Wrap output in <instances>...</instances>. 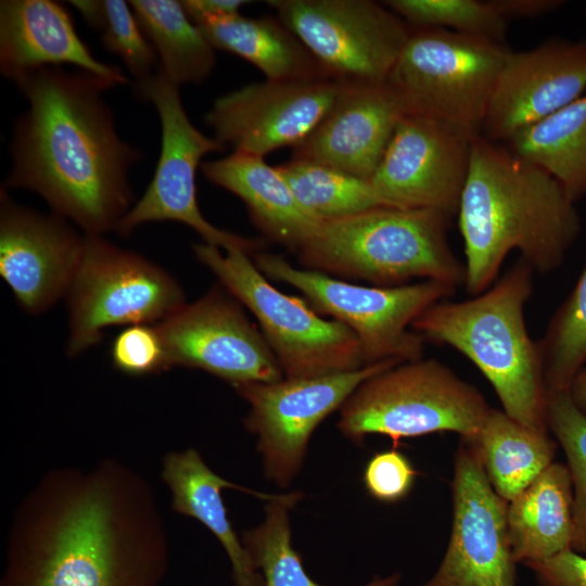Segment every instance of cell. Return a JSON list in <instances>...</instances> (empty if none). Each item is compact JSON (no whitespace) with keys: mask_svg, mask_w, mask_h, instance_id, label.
Returning a JSON list of instances; mask_svg holds the SVG:
<instances>
[{"mask_svg":"<svg viewBox=\"0 0 586 586\" xmlns=\"http://www.w3.org/2000/svg\"><path fill=\"white\" fill-rule=\"evenodd\" d=\"M111 358L117 370L130 375L167 370L165 349L156 324L126 326L112 342Z\"/></svg>","mask_w":586,"mask_h":586,"instance_id":"35","label":"cell"},{"mask_svg":"<svg viewBox=\"0 0 586 586\" xmlns=\"http://www.w3.org/2000/svg\"><path fill=\"white\" fill-rule=\"evenodd\" d=\"M250 3L245 0H184L181 4L192 22L215 18L241 13L240 10Z\"/></svg>","mask_w":586,"mask_h":586,"instance_id":"39","label":"cell"},{"mask_svg":"<svg viewBox=\"0 0 586 586\" xmlns=\"http://www.w3.org/2000/svg\"><path fill=\"white\" fill-rule=\"evenodd\" d=\"M524 565L534 572L538 586H586V556L572 549Z\"/></svg>","mask_w":586,"mask_h":586,"instance_id":"37","label":"cell"},{"mask_svg":"<svg viewBox=\"0 0 586 586\" xmlns=\"http://www.w3.org/2000/svg\"><path fill=\"white\" fill-rule=\"evenodd\" d=\"M508 143L513 153L549 173L574 203L586 194V94Z\"/></svg>","mask_w":586,"mask_h":586,"instance_id":"28","label":"cell"},{"mask_svg":"<svg viewBox=\"0 0 586 586\" xmlns=\"http://www.w3.org/2000/svg\"><path fill=\"white\" fill-rule=\"evenodd\" d=\"M163 479L173 493L175 511L195 518L219 540L232 566L237 586H265L243 543L240 542L221 497L222 488H235L266 501L280 494H264L235 485L212 471L199 453H170L164 459Z\"/></svg>","mask_w":586,"mask_h":586,"instance_id":"23","label":"cell"},{"mask_svg":"<svg viewBox=\"0 0 586 586\" xmlns=\"http://www.w3.org/2000/svg\"><path fill=\"white\" fill-rule=\"evenodd\" d=\"M264 158L232 152L203 162L201 171L212 183L240 198L254 225L268 239L297 253L322 220L298 204L278 166H270Z\"/></svg>","mask_w":586,"mask_h":586,"instance_id":"22","label":"cell"},{"mask_svg":"<svg viewBox=\"0 0 586 586\" xmlns=\"http://www.w3.org/2000/svg\"><path fill=\"white\" fill-rule=\"evenodd\" d=\"M509 51L447 29L412 28L387 81L412 113L477 135Z\"/></svg>","mask_w":586,"mask_h":586,"instance_id":"9","label":"cell"},{"mask_svg":"<svg viewBox=\"0 0 586 586\" xmlns=\"http://www.w3.org/2000/svg\"><path fill=\"white\" fill-rule=\"evenodd\" d=\"M546 423L562 447L573 484L574 530L572 550L586 556V412L568 391L547 393Z\"/></svg>","mask_w":586,"mask_h":586,"instance_id":"34","label":"cell"},{"mask_svg":"<svg viewBox=\"0 0 586 586\" xmlns=\"http://www.w3.org/2000/svg\"><path fill=\"white\" fill-rule=\"evenodd\" d=\"M398 364L387 359L353 371L234 386L250 405L244 424L257 436L266 477L286 487L302 467L315 429L362 382Z\"/></svg>","mask_w":586,"mask_h":586,"instance_id":"13","label":"cell"},{"mask_svg":"<svg viewBox=\"0 0 586 586\" xmlns=\"http://www.w3.org/2000/svg\"><path fill=\"white\" fill-rule=\"evenodd\" d=\"M136 91L154 104L162 128V146L154 176L143 195L118 222L115 232L128 235L151 221H177L194 230L204 243L225 251L240 249L250 255L264 243L212 225L201 213L196 199V170L202 158L226 148L201 132L188 117L179 87L158 73L136 81Z\"/></svg>","mask_w":586,"mask_h":586,"instance_id":"11","label":"cell"},{"mask_svg":"<svg viewBox=\"0 0 586 586\" xmlns=\"http://www.w3.org/2000/svg\"><path fill=\"white\" fill-rule=\"evenodd\" d=\"M85 234L56 214H42L0 193V276L29 314L50 309L66 296Z\"/></svg>","mask_w":586,"mask_h":586,"instance_id":"19","label":"cell"},{"mask_svg":"<svg viewBox=\"0 0 586 586\" xmlns=\"http://www.w3.org/2000/svg\"><path fill=\"white\" fill-rule=\"evenodd\" d=\"M301 498L302 493L293 492L266 501L263 523L243 533L242 543L265 586H321L307 574L291 542L289 510Z\"/></svg>","mask_w":586,"mask_h":586,"instance_id":"30","label":"cell"},{"mask_svg":"<svg viewBox=\"0 0 586 586\" xmlns=\"http://www.w3.org/2000/svg\"><path fill=\"white\" fill-rule=\"evenodd\" d=\"M342 86L327 77L252 82L217 98L204 119L225 148L265 157L303 143L329 113Z\"/></svg>","mask_w":586,"mask_h":586,"instance_id":"17","label":"cell"},{"mask_svg":"<svg viewBox=\"0 0 586 586\" xmlns=\"http://www.w3.org/2000/svg\"><path fill=\"white\" fill-rule=\"evenodd\" d=\"M129 4L158 60V73L179 87L203 82L216 64L215 49L181 1L131 0Z\"/></svg>","mask_w":586,"mask_h":586,"instance_id":"27","label":"cell"},{"mask_svg":"<svg viewBox=\"0 0 586 586\" xmlns=\"http://www.w3.org/2000/svg\"><path fill=\"white\" fill-rule=\"evenodd\" d=\"M215 50L233 53L273 81L329 78L303 42L280 20L235 15L193 22Z\"/></svg>","mask_w":586,"mask_h":586,"instance_id":"25","label":"cell"},{"mask_svg":"<svg viewBox=\"0 0 586 586\" xmlns=\"http://www.w3.org/2000/svg\"><path fill=\"white\" fill-rule=\"evenodd\" d=\"M277 17L326 75L343 84L387 80L411 28L371 0H272Z\"/></svg>","mask_w":586,"mask_h":586,"instance_id":"12","label":"cell"},{"mask_svg":"<svg viewBox=\"0 0 586 586\" xmlns=\"http://www.w3.org/2000/svg\"><path fill=\"white\" fill-rule=\"evenodd\" d=\"M533 271L520 259L483 293L466 301H440L416 318L411 328L425 342L451 346L470 359L489 381L508 416L549 433L543 360L524 319Z\"/></svg>","mask_w":586,"mask_h":586,"instance_id":"4","label":"cell"},{"mask_svg":"<svg viewBox=\"0 0 586 586\" xmlns=\"http://www.w3.org/2000/svg\"><path fill=\"white\" fill-rule=\"evenodd\" d=\"M265 277L284 282L306 297L318 313L344 323L357 336L366 365L422 358L424 339L408 330L433 304L448 300L456 286L433 280L397 286H367L327 273L292 266L283 256L252 255Z\"/></svg>","mask_w":586,"mask_h":586,"instance_id":"8","label":"cell"},{"mask_svg":"<svg viewBox=\"0 0 586 586\" xmlns=\"http://www.w3.org/2000/svg\"><path fill=\"white\" fill-rule=\"evenodd\" d=\"M475 136L410 112L398 124L370 181L391 207L432 209L451 217L458 213Z\"/></svg>","mask_w":586,"mask_h":586,"instance_id":"15","label":"cell"},{"mask_svg":"<svg viewBox=\"0 0 586 586\" xmlns=\"http://www.w3.org/2000/svg\"><path fill=\"white\" fill-rule=\"evenodd\" d=\"M278 168L298 204L319 220L344 218L388 206L370 179L293 157Z\"/></svg>","mask_w":586,"mask_h":586,"instance_id":"29","label":"cell"},{"mask_svg":"<svg viewBox=\"0 0 586 586\" xmlns=\"http://www.w3.org/2000/svg\"><path fill=\"white\" fill-rule=\"evenodd\" d=\"M573 502L570 470L555 461L508 502V534L517 563L545 560L572 549Z\"/></svg>","mask_w":586,"mask_h":586,"instance_id":"24","label":"cell"},{"mask_svg":"<svg viewBox=\"0 0 586 586\" xmlns=\"http://www.w3.org/2000/svg\"><path fill=\"white\" fill-rule=\"evenodd\" d=\"M450 217L432 209L378 207L322 220L298 250L306 269L397 286L412 279L464 285V264L453 252Z\"/></svg>","mask_w":586,"mask_h":586,"instance_id":"5","label":"cell"},{"mask_svg":"<svg viewBox=\"0 0 586 586\" xmlns=\"http://www.w3.org/2000/svg\"><path fill=\"white\" fill-rule=\"evenodd\" d=\"M453 524L445 556L423 586H515V559L507 510L475 448L461 440L456 453Z\"/></svg>","mask_w":586,"mask_h":586,"instance_id":"16","label":"cell"},{"mask_svg":"<svg viewBox=\"0 0 586 586\" xmlns=\"http://www.w3.org/2000/svg\"><path fill=\"white\" fill-rule=\"evenodd\" d=\"M410 109L387 81L343 84L331 110L293 158L371 179Z\"/></svg>","mask_w":586,"mask_h":586,"instance_id":"20","label":"cell"},{"mask_svg":"<svg viewBox=\"0 0 586 586\" xmlns=\"http://www.w3.org/2000/svg\"><path fill=\"white\" fill-rule=\"evenodd\" d=\"M585 14H586V7H585Z\"/></svg>","mask_w":586,"mask_h":586,"instance_id":"42","label":"cell"},{"mask_svg":"<svg viewBox=\"0 0 586 586\" xmlns=\"http://www.w3.org/2000/svg\"><path fill=\"white\" fill-rule=\"evenodd\" d=\"M461 440L475 448L491 485L508 502L553 462L557 453V442L548 433L492 407L477 433Z\"/></svg>","mask_w":586,"mask_h":586,"instance_id":"26","label":"cell"},{"mask_svg":"<svg viewBox=\"0 0 586 586\" xmlns=\"http://www.w3.org/2000/svg\"><path fill=\"white\" fill-rule=\"evenodd\" d=\"M65 297L66 353L73 357L98 344L110 327L156 324L186 304L183 290L165 269L95 234H85Z\"/></svg>","mask_w":586,"mask_h":586,"instance_id":"10","label":"cell"},{"mask_svg":"<svg viewBox=\"0 0 586 586\" xmlns=\"http://www.w3.org/2000/svg\"><path fill=\"white\" fill-rule=\"evenodd\" d=\"M568 392L575 406L586 412V366L575 375Z\"/></svg>","mask_w":586,"mask_h":586,"instance_id":"40","label":"cell"},{"mask_svg":"<svg viewBox=\"0 0 586 586\" xmlns=\"http://www.w3.org/2000/svg\"><path fill=\"white\" fill-rule=\"evenodd\" d=\"M71 64L116 85L129 80L119 67L97 60L78 36L69 12L50 0L0 2V69L15 81L47 66Z\"/></svg>","mask_w":586,"mask_h":586,"instance_id":"21","label":"cell"},{"mask_svg":"<svg viewBox=\"0 0 586 586\" xmlns=\"http://www.w3.org/2000/svg\"><path fill=\"white\" fill-rule=\"evenodd\" d=\"M167 545L148 484L112 460L47 476L24 501L1 586H161Z\"/></svg>","mask_w":586,"mask_h":586,"instance_id":"1","label":"cell"},{"mask_svg":"<svg viewBox=\"0 0 586 586\" xmlns=\"http://www.w3.org/2000/svg\"><path fill=\"white\" fill-rule=\"evenodd\" d=\"M412 28H440L504 43L507 21L491 0H387L383 2Z\"/></svg>","mask_w":586,"mask_h":586,"instance_id":"32","label":"cell"},{"mask_svg":"<svg viewBox=\"0 0 586 586\" xmlns=\"http://www.w3.org/2000/svg\"><path fill=\"white\" fill-rule=\"evenodd\" d=\"M419 473L398 447L375 453L366 463L362 483L375 500L395 504L411 492Z\"/></svg>","mask_w":586,"mask_h":586,"instance_id":"36","label":"cell"},{"mask_svg":"<svg viewBox=\"0 0 586 586\" xmlns=\"http://www.w3.org/2000/svg\"><path fill=\"white\" fill-rule=\"evenodd\" d=\"M537 344L547 393L568 391L586 365V263Z\"/></svg>","mask_w":586,"mask_h":586,"instance_id":"31","label":"cell"},{"mask_svg":"<svg viewBox=\"0 0 586 586\" xmlns=\"http://www.w3.org/2000/svg\"><path fill=\"white\" fill-rule=\"evenodd\" d=\"M501 17L536 18L553 12L566 2L563 0H491Z\"/></svg>","mask_w":586,"mask_h":586,"instance_id":"38","label":"cell"},{"mask_svg":"<svg viewBox=\"0 0 586 586\" xmlns=\"http://www.w3.org/2000/svg\"><path fill=\"white\" fill-rule=\"evenodd\" d=\"M93 28L112 53L117 54L136 81L155 74L157 55L129 4L123 0L68 1Z\"/></svg>","mask_w":586,"mask_h":586,"instance_id":"33","label":"cell"},{"mask_svg":"<svg viewBox=\"0 0 586 586\" xmlns=\"http://www.w3.org/2000/svg\"><path fill=\"white\" fill-rule=\"evenodd\" d=\"M206 266L257 319L284 378H314L366 366L356 334L335 319H324L302 298L270 284L250 254L207 243L192 245Z\"/></svg>","mask_w":586,"mask_h":586,"instance_id":"7","label":"cell"},{"mask_svg":"<svg viewBox=\"0 0 586 586\" xmlns=\"http://www.w3.org/2000/svg\"><path fill=\"white\" fill-rule=\"evenodd\" d=\"M585 90V40L552 39L528 50H510L481 135L494 142H508L582 97Z\"/></svg>","mask_w":586,"mask_h":586,"instance_id":"18","label":"cell"},{"mask_svg":"<svg viewBox=\"0 0 586 586\" xmlns=\"http://www.w3.org/2000/svg\"><path fill=\"white\" fill-rule=\"evenodd\" d=\"M28 109L14 124L4 189L38 193L84 234L116 229L132 207L129 169L140 152L117 135L103 99L113 82L47 66L15 81Z\"/></svg>","mask_w":586,"mask_h":586,"instance_id":"2","label":"cell"},{"mask_svg":"<svg viewBox=\"0 0 586 586\" xmlns=\"http://www.w3.org/2000/svg\"><path fill=\"white\" fill-rule=\"evenodd\" d=\"M491 406L482 393L437 359L394 366L362 382L340 408L337 428L356 444L386 435L406 437L455 432L473 437Z\"/></svg>","mask_w":586,"mask_h":586,"instance_id":"6","label":"cell"},{"mask_svg":"<svg viewBox=\"0 0 586 586\" xmlns=\"http://www.w3.org/2000/svg\"><path fill=\"white\" fill-rule=\"evenodd\" d=\"M220 284L156 323L167 369L196 368L234 386L284 378L260 330Z\"/></svg>","mask_w":586,"mask_h":586,"instance_id":"14","label":"cell"},{"mask_svg":"<svg viewBox=\"0 0 586 586\" xmlns=\"http://www.w3.org/2000/svg\"><path fill=\"white\" fill-rule=\"evenodd\" d=\"M400 581V574L395 573L386 577H375L369 582V586H396Z\"/></svg>","mask_w":586,"mask_h":586,"instance_id":"41","label":"cell"},{"mask_svg":"<svg viewBox=\"0 0 586 586\" xmlns=\"http://www.w3.org/2000/svg\"><path fill=\"white\" fill-rule=\"evenodd\" d=\"M458 220L470 295L486 291L517 250L533 270L558 269L578 238L575 203L545 169L481 133L472 140Z\"/></svg>","mask_w":586,"mask_h":586,"instance_id":"3","label":"cell"}]
</instances>
